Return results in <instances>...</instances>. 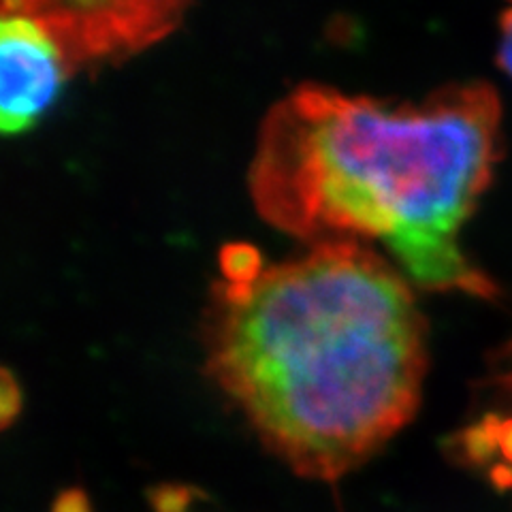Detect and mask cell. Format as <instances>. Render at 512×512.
<instances>
[{
    "instance_id": "obj_1",
    "label": "cell",
    "mask_w": 512,
    "mask_h": 512,
    "mask_svg": "<svg viewBox=\"0 0 512 512\" xmlns=\"http://www.w3.org/2000/svg\"><path fill=\"white\" fill-rule=\"evenodd\" d=\"M205 316L207 372L299 476L338 480L410 423L427 370L406 278L359 242L267 265L224 250Z\"/></svg>"
},
{
    "instance_id": "obj_2",
    "label": "cell",
    "mask_w": 512,
    "mask_h": 512,
    "mask_svg": "<svg viewBox=\"0 0 512 512\" xmlns=\"http://www.w3.org/2000/svg\"><path fill=\"white\" fill-rule=\"evenodd\" d=\"M500 124L487 84L404 105L299 86L261 126L252 199L312 246L376 239L421 288L491 299L498 288L461 250V229L491 184Z\"/></svg>"
},
{
    "instance_id": "obj_3",
    "label": "cell",
    "mask_w": 512,
    "mask_h": 512,
    "mask_svg": "<svg viewBox=\"0 0 512 512\" xmlns=\"http://www.w3.org/2000/svg\"><path fill=\"white\" fill-rule=\"evenodd\" d=\"M188 0H3V15L43 28L69 71L120 62L169 37Z\"/></svg>"
},
{
    "instance_id": "obj_4",
    "label": "cell",
    "mask_w": 512,
    "mask_h": 512,
    "mask_svg": "<svg viewBox=\"0 0 512 512\" xmlns=\"http://www.w3.org/2000/svg\"><path fill=\"white\" fill-rule=\"evenodd\" d=\"M58 45L43 28L3 15L0 28V128L20 135L45 114L69 77Z\"/></svg>"
},
{
    "instance_id": "obj_5",
    "label": "cell",
    "mask_w": 512,
    "mask_h": 512,
    "mask_svg": "<svg viewBox=\"0 0 512 512\" xmlns=\"http://www.w3.org/2000/svg\"><path fill=\"white\" fill-rule=\"evenodd\" d=\"M498 416L487 414L483 421L459 431L455 455L463 466H485L498 453Z\"/></svg>"
},
{
    "instance_id": "obj_6",
    "label": "cell",
    "mask_w": 512,
    "mask_h": 512,
    "mask_svg": "<svg viewBox=\"0 0 512 512\" xmlns=\"http://www.w3.org/2000/svg\"><path fill=\"white\" fill-rule=\"evenodd\" d=\"M203 498V493L188 485L165 483L150 491V504L154 512H188L197 500Z\"/></svg>"
},
{
    "instance_id": "obj_7",
    "label": "cell",
    "mask_w": 512,
    "mask_h": 512,
    "mask_svg": "<svg viewBox=\"0 0 512 512\" xmlns=\"http://www.w3.org/2000/svg\"><path fill=\"white\" fill-rule=\"evenodd\" d=\"M24 406V395L18 378L13 376L11 370H3L0 376V427L9 429L15 421L20 419Z\"/></svg>"
},
{
    "instance_id": "obj_8",
    "label": "cell",
    "mask_w": 512,
    "mask_h": 512,
    "mask_svg": "<svg viewBox=\"0 0 512 512\" xmlns=\"http://www.w3.org/2000/svg\"><path fill=\"white\" fill-rule=\"evenodd\" d=\"M52 512H92L88 493L79 487H69L58 493L52 504Z\"/></svg>"
},
{
    "instance_id": "obj_9",
    "label": "cell",
    "mask_w": 512,
    "mask_h": 512,
    "mask_svg": "<svg viewBox=\"0 0 512 512\" xmlns=\"http://www.w3.org/2000/svg\"><path fill=\"white\" fill-rule=\"evenodd\" d=\"M498 60L502 64V69L512 77V9H508L500 20Z\"/></svg>"
},
{
    "instance_id": "obj_10",
    "label": "cell",
    "mask_w": 512,
    "mask_h": 512,
    "mask_svg": "<svg viewBox=\"0 0 512 512\" xmlns=\"http://www.w3.org/2000/svg\"><path fill=\"white\" fill-rule=\"evenodd\" d=\"M495 384L512 399V340L506 344V348L500 352L498 359V372H495Z\"/></svg>"
},
{
    "instance_id": "obj_11",
    "label": "cell",
    "mask_w": 512,
    "mask_h": 512,
    "mask_svg": "<svg viewBox=\"0 0 512 512\" xmlns=\"http://www.w3.org/2000/svg\"><path fill=\"white\" fill-rule=\"evenodd\" d=\"M498 451L504 457L506 466L512 468V416L498 421Z\"/></svg>"
}]
</instances>
